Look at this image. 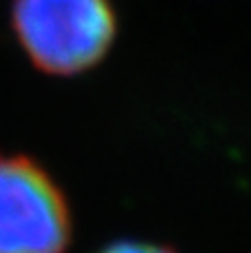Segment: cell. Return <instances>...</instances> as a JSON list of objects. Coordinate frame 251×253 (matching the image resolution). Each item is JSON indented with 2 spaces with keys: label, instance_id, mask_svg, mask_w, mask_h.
<instances>
[{
  "label": "cell",
  "instance_id": "obj_1",
  "mask_svg": "<svg viewBox=\"0 0 251 253\" xmlns=\"http://www.w3.org/2000/svg\"><path fill=\"white\" fill-rule=\"evenodd\" d=\"M11 25L36 69L76 76L107 56L118 18L111 0H13Z\"/></svg>",
  "mask_w": 251,
  "mask_h": 253
},
{
  "label": "cell",
  "instance_id": "obj_2",
  "mask_svg": "<svg viewBox=\"0 0 251 253\" xmlns=\"http://www.w3.org/2000/svg\"><path fill=\"white\" fill-rule=\"evenodd\" d=\"M74 218L40 160L0 151V253H67Z\"/></svg>",
  "mask_w": 251,
  "mask_h": 253
},
{
  "label": "cell",
  "instance_id": "obj_3",
  "mask_svg": "<svg viewBox=\"0 0 251 253\" xmlns=\"http://www.w3.org/2000/svg\"><path fill=\"white\" fill-rule=\"evenodd\" d=\"M96 253H178V251L167 245H156V242H145V240H116L105 245Z\"/></svg>",
  "mask_w": 251,
  "mask_h": 253
}]
</instances>
